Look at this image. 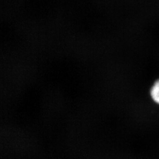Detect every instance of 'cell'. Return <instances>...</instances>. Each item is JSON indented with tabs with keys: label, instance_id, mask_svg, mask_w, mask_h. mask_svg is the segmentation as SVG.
<instances>
[{
	"label": "cell",
	"instance_id": "6da1fadb",
	"mask_svg": "<svg viewBox=\"0 0 159 159\" xmlns=\"http://www.w3.org/2000/svg\"><path fill=\"white\" fill-rule=\"evenodd\" d=\"M151 96L154 102L159 104V80L155 82L152 88Z\"/></svg>",
	"mask_w": 159,
	"mask_h": 159
}]
</instances>
